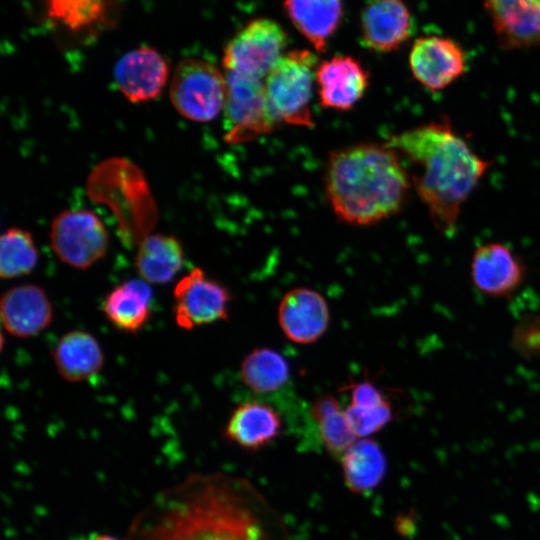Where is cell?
I'll list each match as a JSON object with an SVG mask.
<instances>
[{
	"mask_svg": "<svg viewBox=\"0 0 540 540\" xmlns=\"http://www.w3.org/2000/svg\"><path fill=\"white\" fill-rule=\"evenodd\" d=\"M412 30V16L403 0H369L361 12V40L373 51L399 49Z\"/></svg>",
	"mask_w": 540,
	"mask_h": 540,
	"instance_id": "cell-13",
	"label": "cell"
},
{
	"mask_svg": "<svg viewBox=\"0 0 540 540\" xmlns=\"http://www.w3.org/2000/svg\"><path fill=\"white\" fill-rule=\"evenodd\" d=\"M328 304L317 291L299 287L288 291L278 308V322L285 336L298 344H311L327 330Z\"/></svg>",
	"mask_w": 540,
	"mask_h": 540,
	"instance_id": "cell-14",
	"label": "cell"
},
{
	"mask_svg": "<svg viewBox=\"0 0 540 540\" xmlns=\"http://www.w3.org/2000/svg\"><path fill=\"white\" fill-rule=\"evenodd\" d=\"M311 415L321 443L332 456L341 459L357 436L338 400L330 394L319 396L312 405Z\"/></svg>",
	"mask_w": 540,
	"mask_h": 540,
	"instance_id": "cell-24",
	"label": "cell"
},
{
	"mask_svg": "<svg viewBox=\"0 0 540 540\" xmlns=\"http://www.w3.org/2000/svg\"><path fill=\"white\" fill-rule=\"evenodd\" d=\"M226 85V142L243 143L274 130L278 123L270 110L262 79L227 72Z\"/></svg>",
	"mask_w": 540,
	"mask_h": 540,
	"instance_id": "cell-6",
	"label": "cell"
},
{
	"mask_svg": "<svg viewBox=\"0 0 540 540\" xmlns=\"http://www.w3.org/2000/svg\"><path fill=\"white\" fill-rule=\"evenodd\" d=\"M51 16L75 29L95 21L103 12V0H48Z\"/></svg>",
	"mask_w": 540,
	"mask_h": 540,
	"instance_id": "cell-27",
	"label": "cell"
},
{
	"mask_svg": "<svg viewBox=\"0 0 540 540\" xmlns=\"http://www.w3.org/2000/svg\"><path fill=\"white\" fill-rule=\"evenodd\" d=\"M288 36L279 23L268 18L248 22L227 43L223 67L234 72L262 79L283 56Z\"/></svg>",
	"mask_w": 540,
	"mask_h": 540,
	"instance_id": "cell-7",
	"label": "cell"
},
{
	"mask_svg": "<svg viewBox=\"0 0 540 540\" xmlns=\"http://www.w3.org/2000/svg\"><path fill=\"white\" fill-rule=\"evenodd\" d=\"M281 429L280 414L271 405L247 401L233 410L225 428V436L242 448L257 450L274 441Z\"/></svg>",
	"mask_w": 540,
	"mask_h": 540,
	"instance_id": "cell-18",
	"label": "cell"
},
{
	"mask_svg": "<svg viewBox=\"0 0 540 540\" xmlns=\"http://www.w3.org/2000/svg\"><path fill=\"white\" fill-rule=\"evenodd\" d=\"M317 57L306 49L283 54L265 77V92L277 123L311 128L310 102L316 81Z\"/></svg>",
	"mask_w": 540,
	"mask_h": 540,
	"instance_id": "cell-4",
	"label": "cell"
},
{
	"mask_svg": "<svg viewBox=\"0 0 540 540\" xmlns=\"http://www.w3.org/2000/svg\"><path fill=\"white\" fill-rule=\"evenodd\" d=\"M153 303V290L140 279L126 280L114 287L103 301L108 321L120 331L137 333L148 322Z\"/></svg>",
	"mask_w": 540,
	"mask_h": 540,
	"instance_id": "cell-20",
	"label": "cell"
},
{
	"mask_svg": "<svg viewBox=\"0 0 540 540\" xmlns=\"http://www.w3.org/2000/svg\"><path fill=\"white\" fill-rule=\"evenodd\" d=\"M166 59L151 47H140L124 54L114 67V79L120 92L131 102L158 97L167 83Z\"/></svg>",
	"mask_w": 540,
	"mask_h": 540,
	"instance_id": "cell-12",
	"label": "cell"
},
{
	"mask_svg": "<svg viewBox=\"0 0 540 540\" xmlns=\"http://www.w3.org/2000/svg\"><path fill=\"white\" fill-rule=\"evenodd\" d=\"M87 540H117V539L110 536H106V535H96Z\"/></svg>",
	"mask_w": 540,
	"mask_h": 540,
	"instance_id": "cell-31",
	"label": "cell"
},
{
	"mask_svg": "<svg viewBox=\"0 0 540 540\" xmlns=\"http://www.w3.org/2000/svg\"><path fill=\"white\" fill-rule=\"evenodd\" d=\"M345 413L357 437L370 436L381 430L393 419V408L389 400L381 405L369 408L349 405Z\"/></svg>",
	"mask_w": 540,
	"mask_h": 540,
	"instance_id": "cell-28",
	"label": "cell"
},
{
	"mask_svg": "<svg viewBox=\"0 0 540 540\" xmlns=\"http://www.w3.org/2000/svg\"><path fill=\"white\" fill-rule=\"evenodd\" d=\"M1 321L5 330L18 338L43 332L53 320V306L45 290L35 284L8 289L1 298Z\"/></svg>",
	"mask_w": 540,
	"mask_h": 540,
	"instance_id": "cell-17",
	"label": "cell"
},
{
	"mask_svg": "<svg viewBox=\"0 0 540 540\" xmlns=\"http://www.w3.org/2000/svg\"><path fill=\"white\" fill-rule=\"evenodd\" d=\"M53 360L61 377L76 383L86 381L101 371L104 353L91 333L77 329L60 337L53 350Z\"/></svg>",
	"mask_w": 540,
	"mask_h": 540,
	"instance_id": "cell-19",
	"label": "cell"
},
{
	"mask_svg": "<svg viewBox=\"0 0 540 540\" xmlns=\"http://www.w3.org/2000/svg\"><path fill=\"white\" fill-rule=\"evenodd\" d=\"M513 347L522 355H540V317H527L515 328Z\"/></svg>",
	"mask_w": 540,
	"mask_h": 540,
	"instance_id": "cell-29",
	"label": "cell"
},
{
	"mask_svg": "<svg viewBox=\"0 0 540 540\" xmlns=\"http://www.w3.org/2000/svg\"><path fill=\"white\" fill-rule=\"evenodd\" d=\"M285 11L295 28L323 52L343 15L342 0H284Z\"/></svg>",
	"mask_w": 540,
	"mask_h": 540,
	"instance_id": "cell-21",
	"label": "cell"
},
{
	"mask_svg": "<svg viewBox=\"0 0 540 540\" xmlns=\"http://www.w3.org/2000/svg\"><path fill=\"white\" fill-rule=\"evenodd\" d=\"M183 500L156 540H287L279 515L242 478H201Z\"/></svg>",
	"mask_w": 540,
	"mask_h": 540,
	"instance_id": "cell-2",
	"label": "cell"
},
{
	"mask_svg": "<svg viewBox=\"0 0 540 540\" xmlns=\"http://www.w3.org/2000/svg\"><path fill=\"white\" fill-rule=\"evenodd\" d=\"M226 89V77L214 65L197 58H185L174 71L170 99L185 118L208 122L224 108Z\"/></svg>",
	"mask_w": 540,
	"mask_h": 540,
	"instance_id": "cell-5",
	"label": "cell"
},
{
	"mask_svg": "<svg viewBox=\"0 0 540 540\" xmlns=\"http://www.w3.org/2000/svg\"><path fill=\"white\" fill-rule=\"evenodd\" d=\"M503 49L540 46V0H484Z\"/></svg>",
	"mask_w": 540,
	"mask_h": 540,
	"instance_id": "cell-16",
	"label": "cell"
},
{
	"mask_svg": "<svg viewBox=\"0 0 540 540\" xmlns=\"http://www.w3.org/2000/svg\"><path fill=\"white\" fill-rule=\"evenodd\" d=\"M387 144L414 166L412 186L435 228L454 236L462 206L492 162L480 157L447 117L393 135Z\"/></svg>",
	"mask_w": 540,
	"mask_h": 540,
	"instance_id": "cell-1",
	"label": "cell"
},
{
	"mask_svg": "<svg viewBox=\"0 0 540 540\" xmlns=\"http://www.w3.org/2000/svg\"><path fill=\"white\" fill-rule=\"evenodd\" d=\"M350 391V405L369 408L388 401L381 389L368 380L351 383L346 388Z\"/></svg>",
	"mask_w": 540,
	"mask_h": 540,
	"instance_id": "cell-30",
	"label": "cell"
},
{
	"mask_svg": "<svg viewBox=\"0 0 540 540\" xmlns=\"http://www.w3.org/2000/svg\"><path fill=\"white\" fill-rule=\"evenodd\" d=\"M344 481L348 489L363 494L371 491L383 480L387 461L372 439L356 440L341 458Z\"/></svg>",
	"mask_w": 540,
	"mask_h": 540,
	"instance_id": "cell-23",
	"label": "cell"
},
{
	"mask_svg": "<svg viewBox=\"0 0 540 540\" xmlns=\"http://www.w3.org/2000/svg\"><path fill=\"white\" fill-rule=\"evenodd\" d=\"M38 250L31 234L20 228H9L0 240V275L14 279L30 274L38 262Z\"/></svg>",
	"mask_w": 540,
	"mask_h": 540,
	"instance_id": "cell-26",
	"label": "cell"
},
{
	"mask_svg": "<svg viewBox=\"0 0 540 540\" xmlns=\"http://www.w3.org/2000/svg\"><path fill=\"white\" fill-rule=\"evenodd\" d=\"M242 381L256 393H271L282 388L289 380L290 368L286 359L277 351L255 348L242 361Z\"/></svg>",
	"mask_w": 540,
	"mask_h": 540,
	"instance_id": "cell-25",
	"label": "cell"
},
{
	"mask_svg": "<svg viewBox=\"0 0 540 540\" xmlns=\"http://www.w3.org/2000/svg\"><path fill=\"white\" fill-rule=\"evenodd\" d=\"M316 84L321 106L340 111L352 109L369 85V73L350 56H334L316 69Z\"/></svg>",
	"mask_w": 540,
	"mask_h": 540,
	"instance_id": "cell-15",
	"label": "cell"
},
{
	"mask_svg": "<svg viewBox=\"0 0 540 540\" xmlns=\"http://www.w3.org/2000/svg\"><path fill=\"white\" fill-rule=\"evenodd\" d=\"M525 277V265L507 245L489 242L474 251L471 278L480 292L492 297H508L520 288Z\"/></svg>",
	"mask_w": 540,
	"mask_h": 540,
	"instance_id": "cell-11",
	"label": "cell"
},
{
	"mask_svg": "<svg viewBox=\"0 0 540 540\" xmlns=\"http://www.w3.org/2000/svg\"><path fill=\"white\" fill-rule=\"evenodd\" d=\"M184 264V252L177 238L149 234L138 245L135 266L140 278L149 284H166Z\"/></svg>",
	"mask_w": 540,
	"mask_h": 540,
	"instance_id": "cell-22",
	"label": "cell"
},
{
	"mask_svg": "<svg viewBox=\"0 0 540 540\" xmlns=\"http://www.w3.org/2000/svg\"><path fill=\"white\" fill-rule=\"evenodd\" d=\"M173 315L184 330L224 321L229 315L231 295L226 286L193 268L173 290Z\"/></svg>",
	"mask_w": 540,
	"mask_h": 540,
	"instance_id": "cell-9",
	"label": "cell"
},
{
	"mask_svg": "<svg viewBox=\"0 0 540 540\" xmlns=\"http://www.w3.org/2000/svg\"><path fill=\"white\" fill-rule=\"evenodd\" d=\"M409 66L417 82L431 91H440L465 73L467 58L456 41L430 35L414 42L409 54Z\"/></svg>",
	"mask_w": 540,
	"mask_h": 540,
	"instance_id": "cell-10",
	"label": "cell"
},
{
	"mask_svg": "<svg viewBox=\"0 0 540 540\" xmlns=\"http://www.w3.org/2000/svg\"><path fill=\"white\" fill-rule=\"evenodd\" d=\"M50 243L60 261L76 269H87L105 256L108 233L91 211L65 210L52 221Z\"/></svg>",
	"mask_w": 540,
	"mask_h": 540,
	"instance_id": "cell-8",
	"label": "cell"
},
{
	"mask_svg": "<svg viewBox=\"0 0 540 540\" xmlns=\"http://www.w3.org/2000/svg\"><path fill=\"white\" fill-rule=\"evenodd\" d=\"M399 155L387 143L358 144L330 154L325 189L340 220L370 225L404 207L412 182Z\"/></svg>",
	"mask_w": 540,
	"mask_h": 540,
	"instance_id": "cell-3",
	"label": "cell"
}]
</instances>
